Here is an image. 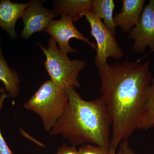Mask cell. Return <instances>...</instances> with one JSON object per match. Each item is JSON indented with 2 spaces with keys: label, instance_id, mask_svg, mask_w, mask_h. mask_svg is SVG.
<instances>
[{
  "label": "cell",
  "instance_id": "6da1fadb",
  "mask_svg": "<svg viewBox=\"0 0 154 154\" xmlns=\"http://www.w3.org/2000/svg\"><path fill=\"white\" fill-rule=\"evenodd\" d=\"M101 93L111 119L110 150L116 151L140 124L153 74L150 62L107 63L98 67Z\"/></svg>",
  "mask_w": 154,
  "mask_h": 154
},
{
  "label": "cell",
  "instance_id": "ac0fdd59",
  "mask_svg": "<svg viewBox=\"0 0 154 154\" xmlns=\"http://www.w3.org/2000/svg\"><path fill=\"white\" fill-rule=\"evenodd\" d=\"M1 109L0 108V111ZM0 154H14L9 147L5 138L3 137L0 129Z\"/></svg>",
  "mask_w": 154,
  "mask_h": 154
},
{
  "label": "cell",
  "instance_id": "2e32d148",
  "mask_svg": "<svg viewBox=\"0 0 154 154\" xmlns=\"http://www.w3.org/2000/svg\"><path fill=\"white\" fill-rule=\"evenodd\" d=\"M56 154H79V152L76 147L64 143L58 148Z\"/></svg>",
  "mask_w": 154,
  "mask_h": 154
},
{
  "label": "cell",
  "instance_id": "30bf717a",
  "mask_svg": "<svg viewBox=\"0 0 154 154\" xmlns=\"http://www.w3.org/2000/svg\"><path fill=\"white\" fill-rule=\"evenodd\" d=\"M28 5L29 3L19 4L10 0L0 1V27L11 39H15L18 36L15 30L16 23Z\"/></svg>",
  "mask_w": 154,
  "mask_h": 154
},
{
  "label": "cell",
  "instance_id": "52a82bcc",
  "mask_svg": "<svg viewBox=\"0 0 154 154\" xmlns=\"http://www.w3.org/2000/svg\"><path fill=\"white\" fill-rule=\"evenodd\" d=\"M128 38L134 40L132 50L142 53L149 47L154 51V0L145 6L139 21L128 33Z\"/></svg>",
  "mask_w": 154,
  "mask_h": 154
},
{
  "label": "cell",
  "instance_id": "e0dca14e",
  "mask_svg": "<svg viewBox=\"0 0 154 154\" xmlns=\"http://www.w3.org/2000/svg\"><path fill=\"white\" fill-rule=\"evenodd\" d=\"M118 147L119 149L117 152L119 154H140L133 150L128 140L122 142Z\"/></svg>",
  "mask_w": 154,
  "mask_h": 154
},
{
  "label": "cell",
  "instance_id": "9c48e42d",
  "mask_svg": "<svg viewBox=\"0 0 154 154\" xmlns=\"http://www.w3.org/2000/svg\"><path fill=\"white\" fill-rule=\"evenodd\" d=\"M122 7L114 16L116 27L125 33H129L137 24L144 6V0H122Z\"/></svg>",
  "mask_w": 154,
  "mask_h": 154
},
{
  "label": "cell",
  "instance_id": "3957f363",
  "mask_svg": "<svg viewBox=\"0 0 154 154\" xmlns=\"http://www.w3.org/2000/svg\"><path fill=\"white\" fill-rule=\"evenodd\" d=\"M68 102L66 89L48 80L41 85L23 106L38 114L45 130L49 132L64 113Z\"/></svg>",
  "mask_w": 154,
  "mask_h": 154
},
{
  "label": "cell",
  "instance_id": "277c9868",
  "mask_svg": "<svg viewBox=\"0 0 154 154\" xmlns=\"http://www.w3.org/2000/svg\"><path fill=\"white\" fill-rule=\"evenodd\" d=\"M37 45L46 57L45 66L51 81L64 89L70 87L79 88L78 76L85 67V62L81 60L69 59L68 55L61 51L56 42L51 37L48 40V48L39 43Z\"/></svg>",
  "mask_w": 154,
  "mask_h": 154
},
{
  "label": "cell",
  "instance_id": "ba28073f",
  "mask_svg": "<svg viewBox=\"0 0 154 154\" xmlns=\"http://www.w3.org/2000/svg\"><path fill=\"white\" fill-rule=\"evenodd\" d=\"M57 16L54 10L43 8L40 1H30L21 17L24 23L22 37L27 39L34 33L44 30L52 19Z\"/></svg>",
  "mask_w": 154,
  "mask_h": 154
},
{
  "label": "cell",
  "instance_id": "7a4b0ae2",
  "mask_svg": "<svg viewBox=\"0 0 154 154\" xmlns=\"http://www.w3.org/2000/svg\"><path fill=\"white\" fill-rule=\"evenodd\" d=\"M66 90L68 104L50 134L61 136L74 146L93 143L109 152L112 119L104 97L86 101L75 88Z\"/></svg>",
  "mask_w": 154,
  "mask_h": 154
},
{
  "label": "cell",
  "instance_id": "7c38bea8",
  "mask_svg": "<svg viewBox=\"0 0 154 154\" xmlns=\"http://www.w3.org/2000/svg\"><path fill=\"white\" fill-rule=\"evenodd\" d=\"M0 81L5 86L9 97L17 98L20 92V81L19 75L15 70L10 68L4 57L0 45Z\"/></svg>",
  "mask_w": 154,
  "mask_h": 154
},
{
  "label": "cell",
  "instance_id": "5b68a950",
  "mask_svg": "<svg viewBox=\"0 0 154 154\" xmlns=\"http://www.w3.org/2000/svg\"><path fill=\"white\" fill-rule=\"evenodd\" d=\"M85 17L91 28V34L96 41V54L95 64L97 67L107 64L108 57L120 59L124 56V52L119 45L117 40L101 19L94 16L91 11L85 12Z\"/></svg>",
  "mask_w": 154,
  "mask_h": 154
},
{
  "label": "cell",
  "instance_id": "8992f818",
  "mask_svg": "<svg viewBox=\"0 0 154 154\" xmlns=\"http://www.w3.org/2000/svg\"><path fill=\"white\" fill-rule=\"evenodd\" d=\"M43 31L51 36L58 45L61 51L65 55H68L69 53L77 52V50L71 47L69 44V40L72 38L84 42L96 49V43L90 41L84 36L75 27L73 21L68 17H61L59 20H51Z\"/></svg>",
  "mask_w": 154,
  "mask_h": 154
},
{
  "label": "cell",
  "instance_id": "4fadbf2b",
  "mask_svg": "<svg viewBox=\"0 0 154 154\" xmlns=\"http://www.w3.org/2000/svg\"><path fill=\"white\" fill-rule=\"evenodd\" d=\"M115 4L113 0H94L91 12L99 19L115 36L116 25L113 16Z\"/></svg>",
  "mask_w": 154,
  "mask_h": 154
},
{
  "label": "cell",
  "instance_id": "8fae6325",
  "mask_svg": "<svg viewBox=\"0 0 154 154\" xmlns=\"http://www.w3.org/2000/svg\"><path fill=\"white\" fill-rule=\"evenodd\" d=\"M92 0H60L54 2V11L61 17H67L76 22L85 12L91 11Z\"/></svg>",
  "mask_w": 154,
  "mask_h": 154
},
{
  "label": "cell",
  "instance_id": "d6986e66",
  "mask_svg": "<svg viewBox=\"0 0 154 154\" xmlns=\"http://www.w3.org/2000/svg\"><path fill=\"white\" fill-rule=\"evenodd\" d=\"M5 89L4 88H0V107H2L3 103L6 98L9 97L8 95L5 93Z\"/></svg>",
  "mask_w": 154,
  "mask_h": 154
},
{
  "label": "cell",
  "instance_id": "ffe728a7",
  "mask_svg": "<svg viewBox=\"0 0 154 154\" xmlns=\"http://www.w3.org/2000/svg\"><path fill=\"white\" fill-rule=\"evenodd\" d=\"M109 154H119L116 151L110 150L109 151Z\"/></svg>",
  "mask_w": 154,
  "mask_h": 154
},
{
  "label": "cell",
  "instance_id": "9a60e30c",
  "mask_svg": "<svg viewBox=\"0 0 154 154\" xmlns=\"http://www.w3.org/2000/svg\"><path fill=\"white\" fill-rule=\"evenodd\" d=\"M79 154H109V152L97 145L86 144L80 147Z\"/></svg>",
  "mask_w": 154,
  "mask_h": 154
},
{
  "label": "cell",
  "instance_id": "5bb4252c",
  "mask_svg": "<svg viewBox=\"0 0 154 154\" xmlns=\"http://www.w3.org/2000/svg\"><path fill=\"white\" fill-rule=\"evenodd\" d=\"M154 127V77L148 91L143 114L138 130H148Z\"/></svg>",
  "mask_w": 154,
  "mask_h": 154
}]
</instances>
